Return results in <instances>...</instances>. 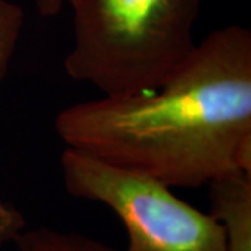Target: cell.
<instances>
[{"label": "cell", "instance_id": "1", "mask_svg": "<svg viewBox=\"0 0 251 251\" xmlns=\"http://www.w3.org/2000/svg\"><path fill=\"white\" fill-rule=\"evenodd\" d=\"M54 130L66 148L169 188L251 171V32L219 28L159 88L70 105Z\"/></svg>", "mask_w": 251, "mask_h": 251}, {"label": "cell", "instance_id": "2", "mask_svg": "<svg viewBox=\"0 0 251 251\" xmlns=\"http://www.w3.org/2000/svg\"><path fill=\"white\" fill-rule=\"evenodd\" d=\"M74 39L66 74L102 95L159 88L196 49L201 0H67Z\"/></svg>", "mask_w": 251, "mask_h": 251}, {"label": "cell", "instance_id": "3", "mask_svg": "<svg viewBox=\"0 0 251 251\" xmlns=\"http://www.w3.org/2000/svg\"><path fill=\"white\" fill-rule=\"evenodd\" d=\"M63 183L73 197L100 202L128 234L127 251H227L221 225L143 175L66 148Z\"/></svg>", "mask_w": 251, "mask_h": 251}, {"label": "cell", "instance_id": "4", "mask_svg": "<svg viewBox=\"0 0 251 251\" xmlns=\"http://www.w3.org/2000/svg\"><path fill=\"white\" fill-rule=\"evenodd\" d=\"M206 186L209 215L224 229L227 251H251V171L226 173Z\"/></svg>", "mask_w": 251, "mask_h": 251}, {"label": "cell", "instance_id": "5", "mask_svg": "<svg viewBox=\"0 0 251 251\" xmlns=\"http://www.w3.org/2000/svg\"><path fill=\"white\" fill-rule=\"evenodd\" d=\"M14 242L18 251H117L87 236L49 227L23 230Z\"/></svg>", "mask_w": 251, "mask_h": 251}, {"label": "cell", "instance_id": "6", "mask_svg": "<svg viewBox=\"0 0 251 251\" xmlns=\"http://www.w3.org/2000/svg\"><path fill=\"white\" fill-rule=\"evenodd\" d=\"M23 25V9L9 0H0V81L7 74Z\"/></svg>", "mask_w": 251, "mask_h": 251}, {"label": "cell", "instance_id": "7", "mask_svg": "<svg viewBox=\"0 0 251 251\" xmlns=\"http://www.w3.org/2000/svg\"><path fill=\"white\" fill-rule=\"evenodd\" d=\"M25 221L17 209L0 198V244L14 242L24 230Z\"/></svg>", "mask_w": 251, "mask_h": 251}, {"label": "cell", "instance_id": "8", "mask_svg": "<svg viewBox=\"0 0 251 251\" xmlns=\"http://www.w3.org/2000/svg\"><path fill=\"white\" fill-rule=\"evenodd\" d=\"M36 9L42 17H53L60 13L67 0H35Z\"/></svg>", "mask_w": 251, "mask_h": 251}]
</instances>
